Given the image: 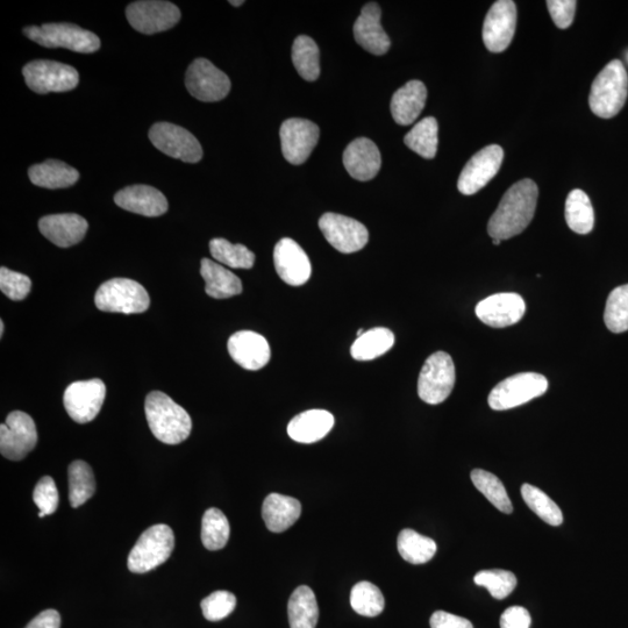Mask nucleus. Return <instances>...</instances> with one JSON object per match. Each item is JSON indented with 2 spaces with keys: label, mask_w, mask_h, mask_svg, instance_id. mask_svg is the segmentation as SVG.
I'll list each match as a JSON object with an SVG mask.
<instances>
[{
  "label": "nucleus",
  "mask_w": 628,
  "mask_h": 628,
  "mask_svg": "<svg viewBox=\"0 0 628 628\" xmlns=\"http://www.w3.org/2000/svg\"><path fill=\"white\" fill-rule=\"evenodd\" d=\"M538 185L532 180L519 181L505 192L497 210L489 220L492 239L509 240L523 233L532 223L537 210Z\"/></svg>",
  "instance_id": "obj_1"
},
{
  "label": "nucleus",
  "mask_w": 628,
  "mask_h": 628,
  "mask_svg": "<svg viewBox=\"0 0 628 628\" xmlns=\"http://www.w3.org/2000/svg\"><path fill=\"white\" fill-rule=\"evenodd\" d=\"M146 417L154 437L167 445L182 444L192 431L189 413L168 395L153 391L146 398Z\"/></svg>",
  "instance_id": "obj_2"
},
{
  "label": "nucleus",
  "mask_w": 628,
  "mask_h": 628,
  "mask_svg": "<svg viewBox=\"0 0 628 628\" xmlns=\"http://www.w3.org/2000/svg\"><path fill=\"white\" fill-rule=\"evenodd\" d=\"M628 95V75L622 61L612 60L592 83L590 109L597 117L610 119L622 111Z\"/></svg>",
  "instance_id": "obj_3"
},
{
  "label": "nucleus",
  "mask_w": 628,
  "mask_h": 628,
  "mask_svg": "<svg viewBox=\"0 0 628 628\" xmlns=\"http://www.w3.org/2000/svg\"><path fill=\"white\" fill-rule=\"evenodd\" d=\"M175 547V535L168 525H154L141 534L128 556L127 567L134 574H145L163 565Z\"/></svg>",
  "instance_id": "obj_4"
},
{
  "label": "nucleus",
  "mask_w": 628,
  "mask_h": 628,
  "mask_svg": "<svg viewBox=\"0 0 628 628\" xmlns=\"http://www.w3.org/2000/svg\"><path fill=\"white\" fill-rule=\"evenodd\" d=\"M28 39L46 48H66L82 54L95 53L101 48V40L95 33L74 24H45L26 27Z\"/></svg>",
  "instance_id": "obj_5"
},
{
  "label": "nucleus",
  "mask_w": 628,
  "mask_h": 628,
  "mask_svg": "<svg viewBox=\"0 0 628 628\" xmlns=\"http://www.w3.org/2000/svg\"><path fill=\"white\" fill-rule=\"evenodd\" d=\"M95 304L103 312L134 314L147 311L151 299L140 283L128 278H113L97 290Z\"/></svg>",
  "instance_id": "obj_6"
},
{
  "label": "nucleus",
  "mask_w": 628,
  "mask_h": 628,
  "mask_svg": "<svg viewBox=\"0 0 628 628\" xmlns=\"http://www.w3.org/2000/svg\"><path fill=\"white\" fill-rule=\"evenodd\" d=\"M548 381L544 375L537 373H522L506 378L497 384L489 395V405L492 410L505 411L524 405L534 398L545 394Z\"/></svg>",
  "instance_id": "obj_7"
},
{
  "label": "nucleus",
  "mask_w": 628,
  "mask_h": 628,
  "mask_svg": "<svg viewBox=\"0 0 628 628\" xmlns=\"http://www.w3.org/2000/svg\"><path fill=\"white\" fill-rule=\"evenodd\" d=\"M455 366L451 355L434 353L425 362L418 380V395L427 404L438 405L452 394L455 385Z\"/></svg>",
  "instance_id": "obj_8"
},
{
  "label": "nucleus",
  "mask_w": 628,
  "mask_h": 628,
  "mask_svg": "<svg viewBox=\"0 0 628 628\" xmlns=\"http://www.w3.org/2000/svg\"><path fill=\"white\" fill-rule=\"evenodd\" d=\"M23 75L28 88L40 95L71 91L80 83V75L74 67L49 60L27 63Z\"/></svg>",
  "instance_id": "obj_9"
},
{
  "label": "nucleus",
  "mask_w": 628,
  "mask_h": 628,
  "mask_svg": "<svg viewBox=\"0 0 628 628\" xmlns=\"http://www.w3.org/2000/svg\"><path fill=\"white\" fill-rule=\"evenodd\" d=\"M37 442V427L25 412H11L6 423L0 426V452L7 460H24L37 446Z\"/></svg>",
  "instance_id": "obj_10"
},
{
  "label": "nucleus",
  "mask_w": 628,
  "mask_h": 628,
  "mask_svg": "<svg viewBox=\"0 0 628 628\" xmlns=\"http://www.w3.org/2000/svg\"><path fill=\"white\" fill-rule=\"evenodd\" d=\"M185 85L191 96L206 103L223 101L231 91L230 78L206 59H197L190 64Z\"/></svg>",
  "instance_id": "obj_11"
},
{
  "label": "nucleus",
  "mask_w": 628,
  "mask_h": 628,
  "mask_svg": "<svg viewBox=\"0 0 628 628\" xmlns=\"http://www.w3.org/2000/svg\"><path fill=\"white\" fill-rule=\"evenodd\" d=\"M126 17L134 30L151 35L176 26L181 19V11L173 3L142 0L128 5Z\"/></svg>",
  "instance_id": "obj_12"
},
{
  "label": "nucleus",
  "mask_w": 628,
  "mask_h": 628,
  "mask_svg": "<svg viewBox=\"0 0 628 628\" xmlns=\"http://www.w3.org/2000/svg\"><path fill=\"white\" fill-rule=\"evenodd\" d=\"M149 139L160 152L187 163L203 159V148L189 131L169 123L155 124L149 131Z\"/></svg>",
  "instance_id": "obj_13"
},
{
  "label": "nucleus",
  "mask_w": 628,
  "mask_h": 628,
  "mask_svg": "<svg viewBox=\"0 0 628 628\" xmlns=\"http://www.w3.org/2000/svg\"><path fill=\"white\" fill-rule=\"evenodd\" d=\"M106 397V387L102 380L74 382L63 396L64 408L71 419L78 424H87L101 412Z\"/></svg>",
  "instance_id": "obj_14"
},
{
  "label": "nucleus",
  "mask_w": 628,
  "mask_h": 628,
  "mask_svg": "<svg viewBox=\"0 0 628 628\" xmlns=\"http://www.w3.org/2000/svg\"><path fill=\"white\" fill-rule=\"evenodd\" d=\"M320 231L340 253L352 254L365 248L369 241L367 227L360 221L337 213H325L319 220Z\"/></svg>",
  "instance_id": "obj_15"
},
{
  "label": "nucleus",
  "mask_w": 628,
  "mask_h": 628,
  "mask_svg": "<svg viewBox=\"0 0 628 628\" xmlns=\"http://www.w3.org/2000/svg\"><path fill=\"white\" fill-rule=\"evenodd\" d=\"M517 26V6L512 0H498L490 7L483 24L482 38L489 52L502 53L511 45Z\"/></svg>",
  "instance_id": "obj_16"
},
{
  "label": "nucleus",
  "mask_w": 628,
  "mask_h": 628,
  "mask_svg": "<svg viewBox=\"0 0 628 628\" xmlns=\"http://www.w3.org/2000/svg\"><path fill=\"white\" fill-rule=\"evenodd\" d=\"M504 151L501 146L490 145L477 152L463 168L458 189L462 195L471 196L482 190L502 167Z\"/></svg>",
  "instance_id": "obj_17"
},
{
  "label": "nucleus",
  "mask_w": 628,
  "mask_h": 628,
  "mask_svg": "<svg viewBox=\"0 0 628 628\" xmlns=\"http://www.w3.org/2000/svg\"><path fill=\"white\" fill-rule=\"evenodd\" d=\"M280 135L284 159L299 166L316 148L320 131L310 120L292 118L284 121Z\"/></svg>",
  "instance_id": "obj_18"
},
{
  "label": "nucleus",
  "mask_w": 628,
  "mask_h": 628,
  "mask_svg": "<svg viewBox=\"0 0 628 628\" xmlns=\"http://www.w3.org/2000/svg\"><path fill=\"white\" fill-rule=\"evenodd\" d=\"M275 269L281 280L292 287H301L310 280L312 266L308 254L296 241L284 238L274 249Z\"/></svg>",
  "instance_id": "obj_19"
},
{
  "label": "nucleus",
  "mask_w": 628,
  "mask_h": 628,
  "mask_svg": "<svg viewBox=\"0 0 628 628\" xmlns=\"http://www.w3.org/2000/svg\"><path fill=\"white\" fill-rule=\"evenodd\" d=\"M526 305L522 296L505 292L483 299L476 306V316L485 325L504 328L522 320Z\"/></svg>",
  "instance_id": "obj_20"
},
{
  "label": "nucleus",
  "mask_w": 628,
  "mask_h": 628,
  "mask_svg": "<svg viewBox=\"0 0 628 628\" xmlns=\"http://www.w3.org/2000/svg\"><path fill=\"white\" fill-rule=\"evenodd\" d=\"M234 362L246 370H260L270 361V346L263 335L253 331L234 333L227 344Z\"/></svg>",
  "instance_id": "obj_21"
},
{
  "label": "nucleus",
  "mask_w": 628,
  "mask_h": 628,
  "mask_svg": "<svg viewBox=\"0 0 628 628\" xmlns=\"http://www.w3.org/2000/svg\"><path fill=\"white\" fill-rule=\"evenodd\" d=\"M88 228V221L75 213L53 214L39 221L41 234L61 248L80 244Z\"/></svg>",
  "instance_id": "obj_22"
},
{
  "label": "nucleus",
  "mask_w": 628,
  "mask_h": 628,
  "mask_svg": "<svg viewBox=\"0 0 628 628\" xmlns=\"http://www.w3.org/2000/svg\"><path fill=\"white\" fill-rule=\"evenodd\" d=\"M353 30L356 42L370 54L380 56L388 53L391 41L381 25V9L378 4L369 3L363 7Z\"/></svg>",
  "instance_id": "obj_23"
},
{
  "label": "nucleus",
  "mask_w": 628,
  "mask_h": 628,
  "mask_svg": "<svg viewBox=\"0 0 628 628\" xmlns=\"http://www.w3.org/2000/svg\"><path fill=\"white\" fill-rule=\"evenodd\" d=\"M119 208L145 217H160L168 211V201L161 191L149 185H131L114 196Z\"/></svg>",
  "instance_id": "obj_24"
},
{
  "label": "nucleus",
  "mask_w": 628,
  "mask_h": 628,
  "mask_svg": "<svg viewBox=\"0 0 628 628\" xmlns=\"http://www.w3.org/2000/svg\"><path fill=\"white\" fill-rule=\"evenodd\" d=\"M381 153L373 141L367 138L356 139L348 145L344 153V166L354 180H373L381 169Z\"/></svg>",
  "instance_id": "obj_25"
},
{
  "label": "nucleus",
  "mask_w": 628,
  "mask_h": 628,
  "mask_svg": "<svg viewBox=\"0 0 628 628\" xmlns=\"http://www.w3.org/2000/svg\"><path fill=\"white\" fill-rule=\"evenodd\" d=\"M427 99V89L420 81H411L397 90L391 99V114L398 125L409 126L423 112Z\"/></svg>",
  "instance_id": "obj_26"
},
{
  "label": "nucleus",
  "mask_w": 628,
  "mask_h": 628,
  "mask_svg": "<svg viewBox=\"0 0 628 628\" xmlns=\"http://www.w3.org/2000/svg\"><path fill=\"white\" fill-rule=\"evenodd\" d=\"M302 515V504L296 498L270 494L264 499L262 517L268 530L282 533L295 525Z\"/></svg>",
  "instance_id": "obj_27"
},
{
  "label": "nucleus",
  "mask_w": 628,
  "mask_h": 628,
  "mask_svg": "<svg viewBox=\"0 0 628 628\" xmlns=\"http://www.w3.org/2000/svg\"><path fill=\"white\" fill-rule=\"evenodd\" d=\"M334 426L332 413L325 410H310L301 413L290 421L288 434L301 444H313L324 439Z\"/></svg>",
  "instance_id": "obj_28"
},
{
  "label": "nucleus",
  "mask_w": 628,
  "mask_h": 628,
  "mask_svg": "<svg viewBox=\"0 0 628 628\" xmlns=\"http://www.w3.org/2000/svg\"><path fill=\"white\" fill-rule=\"evenodd\" d=\"M201 274L205 281V291L212 298L226 299L242 292V283L237 275L210 259H203Z\"/></svg>",
  "instance_id": "obj_29"
},
{
  "label": "nucleus",
  "mask_w": 628,
  "mask_h": 628,
  "mask_svg": "<svg viewBox=\"0 0 628 628\" xmlns=\"http://www.w3.org/2000/svg\"><path fill=\"white\" fill-rule=\"evenodd\" d=\"M28 176L34 185L51 190L69 188L80 180V173L75 168L57 160L35 164L28 170Z\"/></svg>",
  "instance_id": "obj_30"
},
{
  "label": "nucleus",
  "mask_w": 628,
  "mask_h": 628,
  "mask_svg": "<svg viewBox=\"0 0 628 628\" xmlns=\"http://www.w3.org/2000/svg\"><path fill=\"white\" fill-rule=\"evenodd\" d=\"M288 613L291 628H316L319 608L314 592L306 585L298 587L290 597Z\"/></svg>",
  "instance_id": "obj_31"
},
{
  "label": "nucleus",
  "mask_w": 628,
  "mask_h": 628,
  "mask_svg": "<svg viewBox=\"0 0 628 628\" xmlns=\"http://www.w3.org/2000/svg\"><path fill=\"white\" fill-rule=\"evenodd\" d=\"M394 345V333L388 328L376 327L356 339L351 353L356 361H371L388 353Z\"/></svg>",
  "instance_id": "obj_32"
},
{
  "label": "nucleus",
  "mask_w": 628,
  "mask_h": 628,
  "mask_svg": "<svg viewBox=\"0 0 628 628\" xmlns=\"http://www.w3.org/2000/svg\"><path fill=\"white\" fill-rule=\"evenodd\" d=\"M566 221L573 232L589 234L595 225V212L590 198L584 191L575 189L567 197Z\"/></svg>",
  "instance_id": "obj_33"
},
{
  "label": "nucleus",
  "mask_w": 628,
  "mask_h": 628,
  "mask_svg": "<svg viewBox=\"0 0 628 628\" xmlns=\"http://www.w3.org/2000/svg\"><path fill=\"white\" fill-rule=\"evenodd\" d=\"M398 552L411 565H424L437 553V544L431 538L406 528L398 537Z\"/></svg>",
  "instance_id": "obj_34"
},
{
  "label": "nucleus",
  "mask_w": 628,
  "mask_h": 628,
  "mask_svg": "<svg viewBox=\"0 0 628 628\" xmlns=\"http://www.w3.org/2000/svg\"><path fill=\"white\" fill-rule=\"evenodd\" d=\"M438 132L437 119L427 117L420 120L412 130L405 135L404 142L411 151L417 153L424 159H434L438 152Z\"/></svg>",
  "instance_id": "obj_35"
},
{
  "label": "nucleus",
  "mask_w": 628,
  "mask_h": 628,
  "mask_svg": "<svg viewBox=\"0 0 628 628\" xmlns=\"http://www.w3.org/2000/svg\"><path fill=\"white\" fill-rule=\"evenodd\" d=\"M69 501L73 508H80L95 495L96 480L94 471L84 461H74L69 466Z\"/></svg>",
  "instance_id": "obj_36"
},
{
  "label": "nucleus",
  "mask_w": 628,
  "mask_h": 628,
  "mask_svg": "<svg viewBox=\"0 0 628 628\" xmlns=\"http://www.w3.org/2000/svg\"><path fill=\"white\" fill-rule=\"evenodd\" d=\"M292 62L305 81L314 82L320 75V53L316 41L301 35L292 46Z\"/></svg>",
  "instance_id": "obj_37"
},
{
  "label": "nucleus",
  "mask_w": 628,
  "mask_h": 628,
  "mask_svg": "<svg viewBox=\"0 0 628 628\" xmlns=\"http://www.w3.org/2000/svg\"><path fill=\"white\" fill-rule=\"evenodd\" d=\"M471 481L476 489L481 492L496 509L503 513H512L513 506L508 496V492L499 478L482 469L471 471Z\"/></svg>",
  "instance_id": "obj_38"
},
{
  "label": "nucleus",
  "mask_w": 628,
  "mask_h": 628,
  "mask_svg": "<svg viewBox=\"0 0 628 628\" xmlns=\"http://www.w3.org/2000/svg\"><path fill=\"white\" fill-rule=\"evenodd\" d=\"M210 252L214 260L233 269H251L255 263V254L246 246L221 238L211 240Z\"/></svg>",
  "instance_id": "obj_39"
},
{
  "label": "nucleus",
  "mask_w": 628,
  "mask_h": 628,
  "mask_svg": "<svg viewBox=\"0 0 628 628\" xmlns=\"http://www.w3.org/2000/svg\"><path fill=\"white\" fill-rule=\"evenodd\" d=\"M231 527L228 519L219 509L205 512L202 522V541L209 551L223 549L230 539Z\"/></svg>",
  "instance_id": "obj_40"
},
{
  "label": "nucleus",
  "mask_w": 628,
  "mask_h": 628,
  "mask_svg": "<svg viewBox=\"0 0 628 628\" xmlns=\"http://www.w3.org/2000/svg\"><path fill=\"white\" fill-rule=\"evenodd\" d=\"M351 605L356 613L365 617L380 616L385 601L382 591L370 582H360L351 592Z\"/></svg>",
  "instance_id": "obj_41"
},
{
  "label": "nucleus",
  "mask_w": 628,
  "mask_h": 628,
  "mask_svg": "<svg viewBox=\"0 0 628 628\" xmlns=\"http://www.w3.org/2000/svg\"><path fill=\"white\" fill-rule=\"evenodd\" d=\"M522 496L528 508L545 523L552 526H560L563 523V515L559 506L544 491L533 487L531 484H524Z\"/></svg>",
  "instance_id": "obj_42"
},
{
  "label": "nucleus",
  "mask_w": 628,
  "mask_h": 628,
  "mask_svg": "<svg viewBox=\"0 0 628 628\" xmlns=\"http://www.w3.org/2000/svg\"><path fill=\"white\" fill-rule=\"evenodd\" d=\"M604 321L613 333L628 331V284L613 290L606 302Z\"/></svg>",
  "instance_id": "obj_43"
},
{
  "label": "nucleus",
  "mask_w": 628,
  "mask_h": 628,
  "mask_svg": "<svg viewBox=\"0 0 628 628\" xmlns=\"http://www.w3.org/2000/svg\"><path fill=\"white\" fill-rule=\"evenodd\" d=\"M474 581L480 587L487 588L496 599L508 597L517 585L515 574L501 569L483 570L476 574Z\"/></svg>",
  "instance_id": "obj_44"
},
{
  "label": "nucleus",
  "mask_w": 628,
  "mask_h": 628,
  "mask_svg": "<svg viewBox=\"0 0 628 628\" xmlns=\"http://www.w3.org/2000/svg\"><path fill=\"white\" fill-rule=\"evenodd\" d=\"M203 615L209 622H219L230 616L237 606V598L228 591H216L203 599Z\"/></svg>",
  "instance_id": "obj_45"
},
{
  "label": "nucleus",
  "mask_w": 628,
  "mask_h": 628,
  "mask_svg": "<svg viewBox=\"0 0 628 628\" xmlns=\"http://www.w3.org/2000/svg\"><path fill=\"white\" fill-rule=\"evenodd\" d=\"M32 289V281L24 274L5 267L0 269V290L12 301H23Z\"/></svg>",
  "instance_id": "obj_46"
},
{
  "label": "nucleus",
  "mask_w": 628,
  "mask_h": 628,
  "mask_svg": "<svg viewBox=\"0 0 628 628\" xmlns=\"http://www.w3.org/2000/svg\"><path fill=\"white\" fill-rule=\"evenodd\" d=\"M33 501L40 512L51 516L59 506L60 497L52 477H42L33 492Z\"/></svg>",
  "instance_id": "obj_47"
},
{
  "label": "nucleus",
  "mask_w": 628,
  "mask_h": 628,
  "mask_svg": "<svg viewBox=\"0 0 628 628\" xmlns=\"http://www.w3.org/2000/svg\"><path fill=\"white\" fill-rule=\"evenodd\" d=\"M577 3L575 0H548L547 7L556 27L561 30L572 26Z\"/></svg>",
  "instance_id": "obj_48"
},
{
  "label": "nucleus",
  "mask_w": 628,
  "mask_h": 628,
  "mask_svg": "<svg viewBox=\"0 0 628 628\" xmlns=\"http://www.w3.org/2000/svg\"><path fill=\"white\" fill-rule=\"evenodd\" d=\"M531 615L522 606H512L501 617V628H530Z\"/></svg>",
  "instance_id": "obj_49"
},
{
  "label": "nucleus",
  "mask_w": 628,
  "mask_h": 628,
  "mask_svg": "<svg viewBox=\"0 0 628 628\" xmlns=\"http://www.w3.org/2000/svg\"><path fill=\"white\" fill-rule=\"evenodd\" d=\"M430 623L431 628H474L468 619L445 611L434 612Z\"/></svg>",
  "instance_id": "obj_50"
},
{
  "label": "nucleus",
  "mask_w": 628,
  "mask_h": 628,
  "mask_svg": "<svg viewBox=\"0 0 628 628\" xmlns=\"http://www.w3.org/2000/svg\"><path fill=\"white\" fill-rule=\"evenodd\" d=\"M60 613L55 610H46L35 617L26 628H60Z\"/></svg>",
  "instance_id": "obj_51"
},
{
  "label": "nucleus",
  "mask_w": 628,
  "mask_h": 628,
  "mask_svg": "<svg viewBox=\"0 0 628 628\" xmlns=\"http://www.w3.org/2000/svg\"><path fill=\"white\" fill-rule=\"evenodd\" d=\"M0 335H4V321L0 320Z\"/></svg>",
  "instance_id": "obj_52"
},
{
  "label": "nucleus",
  "mask_w": 628,
  "mask_h": 628,
  "mask_svg": "<svg viewBox=\"0 0 628 628\" xmlns=\"http://www.w3.org/2000/svg\"><path fill=\"white\" fill-rule=\"evenodd\" d=\"M492 242H494L495 246H499V245L502 244V241L501 240H497V239H492Z\"/></svg>",
  "instance_id": "obj_53"
},
{
  "label": "nucleus",
  "mask_w": 628,
  "mask_h": 628,
  "mask_svg": "<svg viewBox=\"0 0 628 628\" xmlns=\"http://www.w3.org/2000/svg\"><path fill=\"white\" fill-rule=\"evenodd\" d=\"M230 4L233 5V6H240V5L244 4V2H233V0H231Z\"/></svg>",
  "instance_id": "obj_54"
},
{
  "label": "nucleus",
  "mask_w": 628,
  "mask_h": 628,
  "mask_svg": "<svg viewBox=\"0 0 628 628\" xmlns=\"http://www.w3.org/2000/svg\"><path fill=\"white\" fill-rule=\"evenodd\" d=\"M39 517L40 518H44V517H46V515H45V513L39 512Z\"/></svg>",
  "instance_id": "obj_55"
}]
</instances>
